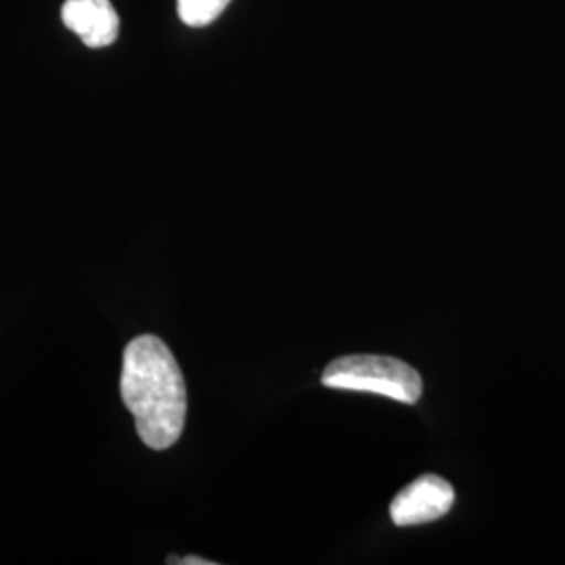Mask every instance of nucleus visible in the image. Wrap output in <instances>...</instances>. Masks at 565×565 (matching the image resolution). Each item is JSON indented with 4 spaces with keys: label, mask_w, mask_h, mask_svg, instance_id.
<instances>
[{
    "label": "nucleus",
    "mask_w": 565,
    "mask_h": 565,
    "mask_svg": "<svg viewBox=\"0 0 565 565\" xmlns=\"http://www.w3.org/2000/svg\"><path fill=\"white\" fill-rule=\"evenodd\" d=\"M455 488L445 478L427 473L406 486L392 501L390 515L396 525H419L445 518L455 505Z\"/></svg>",
    "instance_id": "nucleus-3"
},
{
    "label": "nucleus",
    "mask_w": 565,
    "mask_h": 565,
    "mask_svg": "<svg viewBox=\"0 0 565 565\" xmlns=\"http://www.w3.org/2000/svg\"><path fill=\"white\" fill-rule=\"evenodd\" d=\"M168 564L214 565V562H207V559H202V557H195V555H191V557H184V559H168Z\"/></svg>",
    "instance_id": "nucleus-6"
},
{
    "label": "nucleus",
    "mask_w": 565,
    "mask_h": 565,
    "mask_svg": "<svg viewBox=\"0 0 565 565\" xmlns=\"http://www.w3.org/2000/svg\"><path fill=\"white\" fill-rule=\"evenodd\" d=\"M323 385L345 392L380 394L404 404L419 403L424 380L411 364L394 356L350 354L327 364Z\"/></svg>",
    "instance_id": "nucleus-2"
},
{
    "label": "nucleus",
    "mask_w": 565,
    "mask_h": 565,
    "mask_svg": "<svg viewBox=\"0 0 565 565\" xmlns=\"http://www.w3.org/2000/svg\"><path fill=\"white\" fill-rule=\"evenodd\" d=\"M231 0H177V11L189 28H203L223 15Z\"/></svg>",
    "instance_id": "nucleus-5"
},
{
    "label": "nucleus",
    "mask_w": 565,
    "mask_h": 565,
    "mask_svg": "<svg viewBox=\"0 0 565 565\" xmlns=\"http://www.w3.org/2000/svg\"><path fill=\"white\" fill-rule=\"evenodd\" d=\"M61 20L88 49H105L120 34V18L109 0H65Z\"/></svg>",
    "instance_id": "nucleus-4"
},
{
    "label": "nucleus",
    "mask_w": 565,
    "mask_h": 565,
    "mask_svg": "<svg viewBox=\"0 0 565 565\" xmlns=\"http://www.w3.org/2000/svg\"><path fill=\"white\" fill-rule=\"evenodd\" d=\"M120 390L145 445L153 450L177 445L186 419V385L160 338L141 335L126 345Z\"/></svg>",
    "instance_id": "nucleus-1"
}]
</instances>
